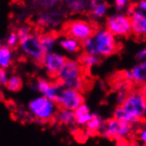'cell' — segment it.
Returning <instances> with one entry per match:
<instances>
[{
    "instance_id": "1",
    "label": "cell",
    "mask_w": 146,
    "mask_h": 146,
    "mask_svg": "<svg viewBox=\"0 0 146 146\" xmlns=\"http://www.w3.org/2000/svg\"><path fill=\"white\" fill-rule=\"evenodd\" d=\"M83 52L95 55L99 58L110 57L119 50L116 37L106 29H97L93 36L82 44Z\"/></svg>"
},
{
    "instance_id": "2",
    "label": "cell",
    "mask_w": 146,
    "mask_h": 146,
    "mask_svg": "<svg viewBox=\"0 0 146 146\" xmlns=\"http://www.w3.org/2000/svg\"><path fill=\"white\" fill-rule=\"evenodd\" d=\"M58 110L57 103L44 96H39L29 103V111L30 114L38 122L44 123L55 118Z\"/></svg>"
},
{
    "instance_id": "3",
    "label": "cell",
    "mask_w": 146,
    "mask_h": 146,
    "mask_svg": "<svg viewBox=\"0 0 146 146\" xmlns=\"http://www.w3.org/2000/svg\"><path fill=\"white\" fill-rule=\"evenodd\" d=\"M133 131V125L122 121H119L114 118H111L105 121L99 135L106 139L121 141L125 140Z\"/></svg>"
},
{
    "instance_id": "4",
    "label": "cell",
    "mask_w": 146,
    "mask_h": 146,
    "mask_svg": "<svg viewBox=\"0 0 146 146\" xmlns=\"http://www.w3.org/2000/svg\"><path fill=\"white\" fill-rule=\"evenodd\" d=\"M97 29L93 22L83 19H76L66 23L63 32L66 36L73 37L82 44L84 41L91 37Z\"/></svg>"
},
{
    "instance_id": "5",
    "label": "cell",
    "mask_w": 146,
    "mask_h": 146,
    "mask_svg": "<svg viewBox=\"0 0 146 146\" xmlns=\"http://www.w3.org/2000/svg\"><path fill=\"white\" fill-rule=\"evenodd\" d=\"M121 106L128 114L140 121L146 117V98L138 90L128 92Z\"/></svg>"
},
{
    "instance_id": "6",
    "label": "cell",
    "mask_w": 146,
    "mask_h": 146,
    "mask_svg": "<svg viewBox=\"0 0 146 146\" xmlns=\"http://www.w3.org/2000/svg\"><path fill=\"white\" fill-rule=\"evenodd\" d=\"M106 28L115 37H127L132 34V24L129 15L114 13L106 19Z\"/></svg>"
},
{
    "instance_id": "7",
    "label": "cell",
    "mask_w": 146,
    "mask_h": 146,
    "mask_svg": "<svg viewBox=\"0 0 146 146\" xmlns=\"http://www.w3.org/2000/svg\"><path fill=\"white\" fill-rule=\"evenodd\" d=\"M58 108L74 111L84 104V96L82 92L63 87L56 100Z\"/></svg>"
},
{
    "instance_id": "8",
    "label": "cell",
    "mask_w": 146,
    "mask_h": 146,
    "mask_svg": "<svg viewBox=\"0 0 146 146\" xmlns=\"http://www.w3.org/2000/svg\"><path fill=\"white\" fill-rule=\"evenodd\" d=\"M83 67L79 60L73 58H66L62 68L58 73L55 81L60 82L62 86L71 81L83 77Z\"/></svg>"
},
{
    "instance_id": "9",
    "label": "cell",
    "mask_w": 146,
    "mask_h": 146,
    "mask_svg": "<svg viewBox=\"0 0 146 146\" xmlns=\"http://www.w3.org/2000/svg\"><path fill=\"white\" fill-rule=\"evenodd\" d=\"M20 45L24 53L29 56L32 60L42 63L45 52L40 42V36L30 35L20 41Z\"/></svg>"
},
{
    "instance_id": "10",
    "label": "cell",
    "mask_w": 146,
    "mask_h": 146,
    "mask_svg": "<svg viewBox=\"0 0 146 146\" xmlns=\"http://www.w3.org/2000/svg\"><path fill=\"white\" fill-rule=\"evenodd\" d=\"M66 60V58L64 55L55 52V51H51V52L46 53L44 55L41 65L44 68L47 75L50 78L55 80L58 73L64 66Z\"/></svg>"
},
{
    "instance_id": "11",
    "label": "cell",
    "mask_w": 146,
    "mask_h": 146,
    "mask_svg": "<svg viewBox=\"0 0 146 146\" xmlns=\"http://www.w3.org/2000/svg\"><path fill=\"white\" fill-rule=\"evenodd\" d=\"M36 88L41 94V96L56 102L59 92L63 89V86L60 82L55 80L50 81L45 78H39L36 81Z\"/></svg>"
},
{
    "instance_id": "12",
    "label": "cell",
    "mask_w": 146,
    "mask_h": 146,
    "mask_svg": "<svg viewBox=\"0 0 146 146\" xmlns=\"http://www.w3.org/2000/svg\"><path fill=\"white\" fill-rule=\"evenodd\" d=\"M129 17L133 35L138 38H146V13L139 11L135 7H131Z\"/></svg>"
},
{
    "instance_id": "13",
    "label": "cell",
    "mask_w": 146,
    "mask_h": 146,
    "mask_svg": "<svg viewBox=\"0 0 146 146\" xmlns=\"http://www.w3.org/2000/svg\"><path fill=\"white\" fill-rule=\"evenodd\" d=\"M124 79L140 86L146 84V62H137L129 70L123 73Z\"/></svg>"
},
{
    "instance_id": "14",
    "label": "cell",
    "mask_w": 146,
    "mask_h": 146,
    "mask_svg": "<svg viewBox=\"0 0 146 146\" xmlns=\"http://www.w3.org/2000/svg\"><path fill=\"white\" fill-rule=\"evenodd\" d=\"M74 119H75V125L80 127H86L90 121L92 119L93 113H91L90 107L85 104H82L77 109L74 111Z\"/></svg>"
},
{
    "instance_id": "15",
    "label": "cell",
    "mask_w": 146,
    "mask_h": 146,
    "mask_svg": "<svg viewBox=\"0 0 146 146\" xmlns=\"http://www.w3.org/2000/svg\"><path fill=\"white\" fill-rule=\"evenodd\" d=\"M67 8L73 13H82L90 11L92 0H66Z\"/></svg>"
},
{
    "instance_id": "16",
    "label": "cell",
    "mask_w": 146,
    "mask_h": 146,
    "mask_svg": "<svg viewBox=\"0 0 146 146\" xmlns=\"http://www.w3.org/2000/svg\"><path fill=\"white\" fill-rule=\"evenodd\" d=\"M59 45H60V47L65 51L70 54H75L77 52H79L81 49H82L81 42L73 37L66 36L59 40Z\"/></svg>"
},
{
    "instance_id": "17",
    "label": "cell",
    "mask_w": 146,
    "mask_h": 146,
    "mask_svg": "<svg viewBox=\"0 0 146 146\" xmlns=\"http://www.w3.org/2000/svg\"><path fill=\"white\" fill-rule=\"evenodd\" d=\"M55 121L60 125L64 126H74L75 119L74 111L58 108L57 113L55 115Z\"/></svg>"
},
{
    "instance_id": "18",
    "label": "cell",
    "mask_w": 146,
    "mask_h": 146,
    "mask_svg": "<svg viewBox=\"0 0 146 146\" xmlns=\"http://www.w3.org/2000/svg\"><path fill=\"white\" fill-rule=\"evenodd\" d=\"M78 60L81 63V65L83 67L84 70H90L92 67L97 66L100 63L101 58L95 56V55H91L89 53L83 52L80 56Z\"/></svg>"
},
{
    "instance_id": "19",
    "label": "cell",
    "mask_w": 146,
    "mask_h": 146,
    "mask_svg": "<svg viewBox=\"0 0 146 146\" xmlns=\"http://www.w3.org/2000/svg\"><path fill=\"white\" fill-rule=\"evenodd\" d=\"M113 118L119 119V121H122L127 123H130L133 126L135 124H139L141 121L136 119L135 118L132 117L131 115L128 114L127 111L122 108L121 106H118L113 111Z\"/></svg>"
},
{
    "instance_id": "20",
    "label": "cell",
    "mask_w": 146,
    "mask_h": 146,
    "mask_svg": "<svg viewBox=\"0 0 146 146\" xmlns=\"http://www.w3.org/2000/svg\"><path fill=\"white\" fill-rule=\"evenodd\" d=\"M104 123H105L104 119H103V118L100 115H98V113H93L92 119L86 125L85 127L90 135H96L99 133Z\"/></svg>"
},
{
    "instance_id": "21",
    "label": "cell",
    "mask_w": 146,
    "mask_h": 146,
    "mask_svg": "<svg viewBox=\"0 0 146 146\" xmlns=\"http://www.w3.org/2000/svg\"><path fill=\"white\" fill-rule=\"evenodd\" d=\"M56 40H57L56 36L51 33H47V34H44V35L40 36V42L45 54L53 51V49L56 44Z\"/></svg>"
},
{
    "instance_id": "22",
    "label": "cell",
    "mask_w": 146,
    "mask_h": 146,
    "mask_svg": "<svg viewBox=\"0 0 146 146\" xmlns=\"http://www.w3.org/2000/svg\"><path fill=\"white\" fill-rule=\"evenodd\" d=\"M13 63V54L10 47L0 46V68H9Z\"/></svg>"
},
{
    "instance_id": "23",
    "label": "cell",
    "mask_w": 146,
    "mask_h": 146,
    "mask_svg": "<svg viewBox=\"0 0 146 146\" xmlns=\"http://www.w3.org/2000/svg\"><path fill=\"white\" fill-rule=\"evenodd\" d=\"M107 11H108V5L105 2L98 3V4L94 3L90 11V13L91 18L97 20L105 17L107 13Z\"/></svg>"
},
{
    "instance_id": "24",
    "label": "cell",
    "mask_w": 146,
    "mask_h": 146,
    "mask_svg": "<svg viewBox=\"0 0 146 146\" xmlns=\"http://www.w3.org/2000/svg\"><path fill=\"white\" fill-rule=\"evenodd\" d=\"M5 87L10 92H18L23 87V81L19 75H12L9 77L8 82Z\"/></svg>"
},
{
    "instance_id": "25",
    "label": "cell",
    "mask_w": 146,
    "mask_h": 146,
    "mask_svg": "<svg viewBox=\"0 0 146 146\" xmlns=\"http://www.w3.org/2000/svg\"><path fill=\"white\" fill-rule=\"evenodd\" d=\"M63 87L68 88V89H72V90H77V91H80V92H82L85 90V88H86V82H85L83 77H81V78L75 79L74 81H71L69 82L64 84Z\"/></svg>"
},
{
    "instance_id": "26",
    "label": "cell",
    "mask_w": 146,
    "mask_h": 146,
    "mask_svg": "<svg viewBox=\"0 0 146 146\" xmlns=\"http://www.w3.org/2000/svg\"><path fill=\"white\" fill-rule=\"evenodd\" d=\"M129 91H127L126 87H122V88H119L117 91V95H116V101H117V104L119 106H121L122 103L124 102V100L126 99L127 94Z\"/></svg>"
},
{
    "instance_id": "27",
    "label": "cell",
    "mask_w": 146,
    "mask_h": 146,
    "mask_svg": "<svg viewBox=\"0 0 146 146\" xmlns=\"http://www.w3.org/2000/svg\"><path fill=\"white\" fill-rule=\"evenodd\" d=\"M20 41L19 37H18V35L15 33H12L9 38L7 40V44H8V47H14L17 44H18V42Z\"/></svg>"
},
{
    "instance_id": "28",
    "label": "cell",
    "mask_w": 146,
    "mask_h": 146,
    "mask_svg": "<svg viewBox=\"0 0 146 146\" xmlns=\"http://www.w3.org/2000/svg\"><path fill=\"white\" fill-rule=\"evenodd\" d=\"M17 35H18V37L21 40L26 38L27 36H29L30 35V29L29 28H27V27H23L21 29H20L18 30V33H17Z\"/></svg>"
},
{
    "instance_id": "29",
    "label": "cell",
    "mask_w": 146,
    "mask_h": 146,
    "mask_svg": "<svg viewBox=\"0 0 146 146\" xmlns=\"http://www.w3.org/2000/svg\"><path fill=\"white\" fill-rule=\"evenodd\" d=\"M135 58L138 62H146V47L141 49L135 54Z\"/></svg>"
},
{
    "instance_id": "30",
    "label": "cell",
    "mask_w": 146,
    "mask_h": 146,
    "mask_svg": "<svg viewBox=\"0 0 146 146\" xmlns=\"http://www.w3.org/2000/svg\"><path fill=\"white\" fill-rule=\"evenodd\" d=\"M8 79H9V77H8V74L5 69L0 68V85L5 86L8 82Z\"/></svg>"
},
{
    "instance_id": "31",
    "label": "cell",
    "mask_w": 146,
    "mask_h": 146,
    "mask_svg": "<svg viewBox=\"0 0 146 146\" xmlns=\"http://www.w3.org/2000/svg\"><path fill=\"white\" fill-rule=\"evenodd\" d=\"M138 140L143 146H146V126L142 127L138 132Z\"/></svg>"
},
{
    "instance_id": "32",
    "label": "cell",
    "mask_w": 146,
    "mask_h": 146,
    "mask_svg": "<svg viewBox=\"0 0 146 146\" xmlns=\"http://www.w3.org/2000/svg\"><path fill=\"white\" fill-rule=\"evenodd\" d=\"M129 3V0H114L115 6L118 10H123Z\"/></svg>"
},
{
    "instance_id": "33",
    "label": "cell",
    "mask_w": 146,
    "mask_h": 146,
    "mask_svg": "<svg viewBox=\"0 0 146 146\" xmlns=\"http://www.w3.org/2000/svg\"><path fill=\"white\" fill-rule=\"evenodd\" d=\"M59 2V0H42V4L44 7L50 8V7H53L55 6Z\"/></svg>"
},
{
    "instance_id": "34",
    "label": "cell",
    "mask_w": 146,
    "mask_h": 146,
    "mask_svg": "<svg viewBox=\"0 0 146 146\" xmlns=\"http://www.w3.org/2000/svg\"><path fill=\"white\" fill-rule=\"evenodd\" d=\"M136 9H138L139 11L146 13V0H140L136 5Z\"/></svg>"
},
{
    "instance_id": "35",
    "label": "cell",
    "mask_w": 146,
    "mask_h": 146,
    "mask_svg": "<svg viewBox=\"0 0 146 146\" xmlns=\"http://www.w3.org/2000/svg\"><path fill=\"white\" fill-rule=\"evenodd\" d=\"M115 146H130L128 144V143L125 140H121V141H117Z\"/></svg>"
},
{
    "instance_id": "36",
    "label": "cell",
    "mask_w": 146,
    "mask_h": 146,
    "mask_svg": "<svg viewBox=\"0 0 146 146\" xmlns=\"http://www.w3.org/2000/svg\"><path fill=\"white\" fill-rule=\"evenodd\" d=\"M142 93H143V95L146 98V84H143L141 86V89L139 90Z\"/></svg>"
},
{
    "instance_id": "37",
    "label": "cell",
    "mask_w": 146,
    "mask_h": 146,
    "mask_svg": "<svg viewBox=\"0 0 146 146\" xmlns=\"http://www.w3.org/2000/svg\"><path fill=\"white\" fill-rule=\"evenodd\" d=\"M92 1H93V2H95V3H97V4H98V3H102L103 1H104V0H92Z\"/></svg>"
}]
</instances>
